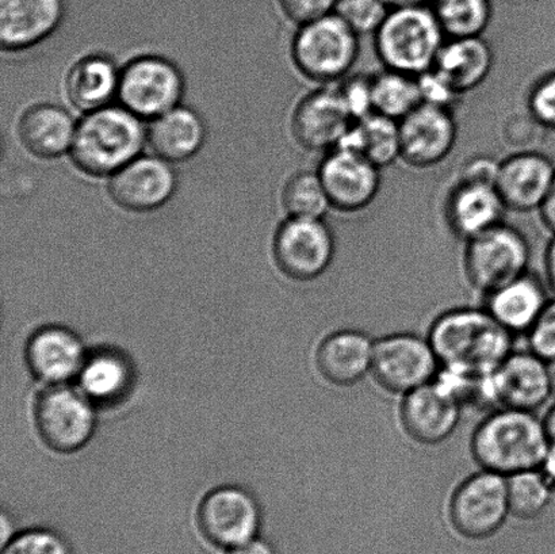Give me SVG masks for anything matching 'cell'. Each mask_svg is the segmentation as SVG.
I'll list each match as a JSON object with an SVG mask.
<instances>
[{
	"label": "cell",
	"mask_w": 555,
	"mask_h": 554,
	"mask_svg": "<svg viewBox=\"0 0 555 554\" xmlns=\"http://www.w3.org/2000/svg\"><path fill=\"white\" fill-rule=\"evenodd\" d=\"M500 409L535 412L553 398L548 362L535 352H513L492 374Z\"/></svg>",
	"instance_id": "18"
},
{
	"label": "cell",
	"mask_w": 555,
	"mask_h": 554,
	"mask_svg": "<svg viewBox=\"0 0 555 554\" xmlns=\"http://www.w3.org/2000/svg\"><path fill=\"white\" fill-rule=\"evenodd\" d=\"M493 64L492 47L483 37L448 38L434 69L464 96L489 78Z\"/></svg>",
	"instance_id": "25"
},
{
	"label": "cell",
	"mask_w": 555,
	"mask_h": 554,
	"mask_svg": "<svg viewBox=\"0 0 555 554\" xmlns=\"http://www.w3.org/2000/svg\"><path fill=\"white\" fill-rule=\"evenodd\" d=\"M462 409L459 400L434 379L404 396L400 407L401 426L413 441L435 447L453 436Z\"/></svg>",
	"instance_id": "14"
},
{
	"label": "cell",
	"mask_w": 555,
	"mask_h": 554,
	"mask_svg": "<svg viewBox=\"0 0 555 554\" xmlns=\"http://www.w3.org/2000/svg\"><path fill=\"white\" fill-rule=\"evenodd\" d=\"M374 113L401 121L423 103L416 76L384 68L372 75Z\"/></svg>",
	"instance_id": "31"
},
{
	"label": "cell",
	"mask_w": 555,
	"mask_h": 554,
	"mask_svg": "<svg viewBox=\"0 0 555 554\" xmlns=\"http://www.w3.org/2000/svg\"><path fill=\"white\" fill-rule=\"evenodd\" d=\"M145 133L128 108L102 107L76 127L70 156L79 170L94 177L114 176L138 157Z\"/></svg>",
	"instance_id": "3"
},
{
	"label": "cell",
	"mask_w": 555,
	"mask_h": 554,
	"mask_svg": "<svg viewBox=\"0 0 555 554\" xmlns=\"http://www.w3.org/2000/svg\"><path fill=\"white\" fill-rule=\"evenodd\" d=\"M551 443L545 422L534 412L500 409L476 428L472 454L481 469L509 477L540 469Z\"/></svg>",
	"instance_id": "2"
},
{
	"label": "cell",
	"mask_w": 555,
	"mask_h": 554,
	"mask_svg": "<svg viewBox=\"0 0 555 554\" xmlns=\"http://www.w3.org/2000/svg\"><path fill=\"white\" fill-rule=\"evenodd\" d=\"M73 117L53 105L33 106L22 116L18 133L22 144L33 155L53 159L70 150L75 138Z\"/></svg>",
	"instance_id": "26"
},
{
	"label": "cell",
	"mask_w": 555,
	"mask_h": 554,
	"mask_svg": "<svg viewBox=\"0 0 555 554\" xmlns=\"http://www.w3.org/2000/svg\"><path fill=\"white\" fill-rule=\"evenodd\" d=\"M499 166L500 162L491 156H475L462 166L459 179L496 186Z\"/></svg>",
	"instance_id": "43"
},
{
	"label": "cell",
	"mask_w": 555,
	"mask_h": 554,
	"mask_svg": "<svg viewBox=\"0 0 555 554\" xmlns=\"http://www.w3.org/2000/svg\"><path fill=\"white\" fill-rule=\"evenodd\" d=\"M440 363L431 342L400 333L375 342L372 374L386 392L402 395L433 383Z\"/></svg>",
	"instance_id": "7"
},
{
	"label": "cell",
	"mask_w": 555,
	"mask_h": 554,
	"mask_svg": "<svg viewBox=\"0 0 555 554\" xmlns=\"http://www.w3.org/2000/svg\"><path fill=\"white\" fill-rule=\"evenodd\" d=\"M230 554H275L268 544L262 541H248L246 544L233 547Z\"/></svg>",
	"instance_id": "47"
},
{
	"label": "cell",
	"mask_w": 555,
	"mask_h": 554,
	"mask_svg": "<svg viewBox=\"0 0 555 554\" xmlns=\"http://www.w3.org/2000/svg\"><path fill=\"white\" fill-rule=\"evenodd\" d=\"M527 334L532 352L546 362L555 361V300L547 302Z\"/></svg>",
	"instance_id": "40"
},
{
	"label": "cell",
	"mask_w": 555,
	"mask_h": 554,
	"mask_svg": "<svg viewBox=\"0 0 555 554\" xmlns=\"http://www.w3.org/2000/svg\"><path fill=\"white\" fill-rule=\"evenodd\" d=\"M118 94L134 116L157 118L181 101L183 78L165 59L140 57L122 70Z\"/></svg>",
	"instance_id": "11"
},
{
	"label": "cell",
	"mask_w": 555,
	"mask_h": 554,
	"mask_svg": "<svg viewBox=\"0 0 555 554\" xmlns=\"http://www.w3.org/2000/svg\"><path fill=\"white\" fill-rule=\"evenodd\" d=\"M446 40L431 5H416L389 11L374 35V49L384 68L417 78L434 68Z\"/></svg>",
	"instance_id": "4"
},
{
	"label": "cell",
	"mask_w": 555,
	"mask_h": 554,
	"mask_svg": "<svg viewBox=\"0 0 555 554\" xmlns=\"http://www.w3.org/2000/svg\"><path fill=\"white\" fill-rule=\"evenodd\" d=\"M259 518L255 499L236 487H222L210 492L198 512L199 528L206 539L225 547L251 541L257 533Z\"/></svg>",
	"instance_id": "15"
},
{
	"label": "cell",
	"mask_w": 555,
	"mask_h": 554,
	"mask_svg": "<svg viewBox=\"0 0 555 554\" xmlns=\"http://www.w3.org/2000/svg\"><path fill=\"white\" fill-rule=\"evenodd\" d=\"M150 144L167 162H183L197 154L205 140V125L188 107H173L151 125Z\"/></svg>",
	"instance_id": "27"
},
{
	"label": "cell",
	"mask_w": 555,
	"mask_h": 554,
	"mask_svg": "<svg viewBox=\"0 0 555 554\" xmlns=\"http://www.w3.org/2000/svg\"><path fill=\"white\" fill-rule=\"evenodd\" d=\"M359 38L335 13L309 22L299 26L294 37V64L305 78L315 83H339L358 62Z\"/></svg>",
	"instance_id": "5"
},
{
	"label": "cell",
	"mask_w": 555,
	"mask_h": 554,
	"mask_svg": "<svg viewBox=\"0 0 555 554\" xmlns=\"http://www.w3.org/2000/svg\"><path fill=\"white\" fill-rule=\"evenodd\" d=\"M390 9L416 8V5H431L434 0H384Z\"/></svg>",
	"instance_id": "48"
},
{
	"label": "cell",
	"mask_w": 555,
	"mask_h": 554,
	"mask_svg": "<svg viewBox=\"0 0 555 554\" xmlns=\"http://www.w3.org/2000/svg\"><path fill=\"white\" fill-rule=\"evenodd\" d=\"M283 14L299 26L335 13L337 0H278Z\"/></svg>",
	"instance_id": "42"
},
{
	"label": "cell",
	"mask_w": 555,
	"mask_h": 554,
	"mask_svg": "<svg viewBox=\"0 0 555 554\" xmlns=\"http://www.w3.org/2000/svg\"><path fill=\"white\" fill-rule=\"evenodd\" d=\"M353 123L337 89L310 92L294 111L292 133L305 150L330 152L339 145Z\"/></svg>",
	"instance_id": "17"
},
{
	"label": "cell",
	"mask_w": 555,
	"mask_h": 554,
	"mask_svg": "<svg viewBox=\"0 0 555 554\" xmlns=\"http://www.w3.org/2000/svg\"><path fill=\"white\" fill-rule=\"evenodd\" d=\"M81 392L100 404L116 403L132 384V368L127 358L113 350H101L86 358L79 373Z\"/></svg>",
	"instance_id": "30"
},
{
	"label": "cell",
	"mask_w": 555,
	"mask_h": 554,
	"mask_svg": "<svg viewBox=\"0 0 555 554\" xmlns=\"http://www.w3.org/2000/svg\"><path fill=\"white\" fill-rule=\"evenodd\" d=\"M527 112L546 130H555V69L542 75L531 86Z\"/></svg>",
	"instance_id": "37"
},
{
	"label": "cell",
	"mask_w": 555,
	"mask_h": 554,
	"mask_svg": "<svg viewBox=\"0 0 555 554\" xmlns=\"http://www.w3.org/2000/svg\"><path fill=\"white\" fill-rule=\"evenodd\" d=\"M540 471L542 472V475L545 476L548 485H551L555 495V442H552L551 447H548Z\"/></svg>",
	"instance_id": "45"
},
{
	"label": "cell",
	"mask_w": 555,
	"mask_h": 554,
	"mask_svg": "<svg viewBox=\"0 0 555 554\" xmlns=\"http://www.w3.org/2000/svg\"><path fill=\"white\" fill-rule=\"evenodd\" d=\"M554 178L551 157L535 150L518 151L500 162L496 189L505 208L530 214L540 210Z\"/></svg>",
	"instance_id": "16"
},
{
	"label": "cell",
	"mask_w": 555,
	"mask_h": 554,
	"mask_svg": "<svg viewBox=\"0 0 555 554\" xmlns=\"http://www.w3.org/2000/svg\"><path fill=\"white\" fill-rule=\"evenodd\" d=\"M401 160L416 170L443 163L455 149L459 123L454 111L422 103L400 121Z\"/></svg>",
	"instance_id": "13"
},
{
	"label": "cell",
	"mask_w": 555,
	"mask_h": 554,
	"mask_svg": "<svg viewBox=\"0 0 555 554\" xmlns=\"http://www.w3.org/2000/svg\"><path fill=\"white\" fill-rule=\"evenodd\" d=\"M3 554H69L62 537L48 530L25 531L9 542Z\"/></svg>",
	"instance_id": "38"
},
{
	"label": "cell",
	"mask_w": 555,
	"mask_h": 554,
	"mask_svg": "<svg viewBox=\"0 0 555 554\" xmlns=\"http://www.w3.org/2000/svg\"><path fill=\"white\" fill-rule=\"evenodd\" d=\"M545 274L547 284L555 293V233L548 242L545 253Z\"/></svg>",
	"instance_id": "46"
},
{
	"label": "cell",
	"mask_w": 555,
	"mask_h": 554,
	"mask_svg": "<svg viewBox=\"0 0 555 554\" xmlns=\"http://www.w3.org/2000/svg\"><path fill=\"white\" fill-rule=\"evenodd\" d=\"M530 260L529 239L505 221L465 242L466 279L483 295L526 274Z\"/></svg>",
	"instance_id": "6"
},
{
	"label": "cell",
	"mask_w": 555,
	"mask_h": 554,
	"mask_svg": "<svg viewBox=\"0 0 555 554\" xmlns=\"http://www.w3.org/2000/svg\"><path fill=\"white\" fill-rule=\"evenodd\" d=\"M418 87L423 103L454 111L456 103L461 101L462 95L454 90V87L443 78L438 70L429 69L421 76H417Z\"/></svg>",
	"instance_id": "41"
},
{
	"label": "cell",
	"mask_w": 555,
	"mask_h": 554,
	"mask_svg": "<svg viewBox=\"0 0 555 554\" xmlns=\"http://www.w3.org/2000/svg\"><path fill=\"white\" fill-rule=\"evenodd\" d=\"M116 64L105 56H89L74 65L67 76L65 90L73 105L83 112L106 107L119 89Z\"/></svg>",
	"instance_id": "29"
},
{
	"label": "cell",
	"mask_w": 555,
	"mask_h": 554,
	"mask_svg": "<svg viewBox=\"0 0 555 554\" xmlns=\"http://www.w3.org/2000/svg\"><path fill=\"white\" fill-rule=\"evenodd\" d=\"M282 203L293 219L324 220L332 209L323 181L313 171L294 173L283 189Z\"/></svg>",
	"instance_id": "33"
},
{
	"label": "cell",
	"mask_w": 555,
	"mask_h": 554,
	"mask_svg": "<svg viewBox=\"0 0 555 554\" xmlns=\"http://www.w3.org/2000/svg\"><path fill=\"white\" fill-rule=\"evenodd\" d=\"M545 285L531 271L486 295V309L509 333H529L547 306Z\"/></svg>",
	"instance_id": "24"
},
{
	"label": "cell",
	"mask_w": 555,
	"mask_h": 554,
	"mask_svg": "<svg viewBox=\"0 0 555 554\" xmlns=\"http://www.w3.org/2000/svg\"><path fill=\"white\" fill-rule=\"evenodd\" d=\"M374 345L362 331H336L321 342L315 365L330 384L352 387L372 373Z\"/></svg>",
	"instance_id": "21"
},
{
	"label": "cell",
	"mask_w": 555,
	"mask_h": 554,
	"mask_svg": "<svg viewBox=\"0 0 555 554\" xmlns=\"http://www.w3.org/2000/svg\"><path fill=\"white\" fill-rule=\"evenodd\" d=\"M446 38L482 37L493 18L492 0H434Z\"/></svg>",
	"instance_id": "32"
},
{
	"label": "cell",
	"mask_w": 555,
	"mask_h": 554,
	"mask_svg": "<svg viewBox=\"0 0 555 554\" xmlns=\"http://www.w3.org/2000/svg\"><path fill=\"white\" fill-rule=\"evenodd\" d=\"M337 91L353 121L374 113L372 75L350 74L339 81Z\"/></svg>",
	"instance_id": "36"
},
{
	"label": "cell",
	"mask_w": 555,
	"mask_h": 554,
	"mask_svg": "<svg viewBox=\"0 0 555 554\" xmlns=\"http://www.w3.org/2000/svg\"><path fill=\"white\" fill-rule=\"evenodd\" d=\"M332 209L359 214L377 199L383 177L380 168L358 152L335 149L326 152L319 167Z\"/></svg>",
	"instance_id": "12"
},
{
	"label": "cell",
	"mask_w": 555,
	"mask_h": 554,
	"mask_svg": "<svg viewBox=\"0 0 555 554\" xmlns=\"http://www.w3.org/2000/svg\"><path fill=\"white\" fill-rule=\"evenodd\" d=\"M547 132L529 112L509 117L503 127L504 143L518 151L534 150L542 134Z\"/></svg>",
	"instance_id": "39"
},
{
	"label": "cell",
	"mask_w": 555,
	"mask_h": 554,
	"mask_svg": "<svg viewBox=\"0 0 555 554\" xmlns=\"http://www.w3.org/2000/svg\"><path fill=\"white\" fill-rule=\"evenodd\" d=\"M36 425L42 441L59 453L83 448L94 433L95 416L91 401L59 384L42 390L36 403Z\"/></svg>",
	"instance_id": "9"
},
{
	"label": "cell",
	"mask_w": 555,
	"mask_h": 554,
	"mask_svg": "<svg viewBox=\"0 0 555 554\" xmlns=\"http://www.w3.org/2000/svg\"><path fill=\"white\" fill-rule=\"evenodd\" d=\"M390 10L384 0H337L335 14L362 37L374 36Z\"/></svg>",
	"instance_id": "35"
},
{
	"label": "cell",
	"mask_w": 555,
	"mask_h": 554,
	"mask_svg": "<svg viewBox=\"0 0 555 554\" xmlns=\"http://www.w3.org/2000/svg\"><path fill=\"white\" fill-rule=\"evenodd\" d=\"M63 0H0V42L5 51H20L57 29Z\"/></svg>",
	"instance_id": "22"
},
{
	"label": "cell",
	"mask_w": 555,
	"mask_h": 554,
	"mask_svg": "<svg viewBox=\"0 0 555 554\" xmlns=\"http://www.w3.org/2000/svg\"><path fill=\"white\" fill-rule=\"evenodd\" d=\"M509 513L515 518L540 517L552 502L554 492L540 469L519 472L507 477Z\"/></svg>",
	"instance_id": "34"
},
{
	"label": "cell",
	"mask_w": 555,
	"mask_h": 554,
	"mask_svg": "<svg viewBox=\"0 0 555 554\" xmlns=\"http://www.w3.org/2000/svg\"><path fill=\"white\" fill-rule=\"evenodd\" d=\"M428 339L440 368L480 376L494 373L514 352V334L486 308H459L440 314Z\"/></svg>",
	"instance_id": "1"
},
{
	"label": "cell",
	"mask_w": 555,
	"mask_h": 554,
	"mask_svg": "<svg viewBox=\"0 0 555 554\" xmlns=\"http://www.w3.org/2000/svg\"><path fill=\"white\" fill-rule=\"evenodd\" d=\"M505 208L496 186L456 181L444 203V220L453 235L467 242L502 224Z\"/></svg>",
	"instance_id": "20"
},
{
	"label": "cell",
	"mask_w": 555,
	"mask_h": 554,
	"mask_svg": "<svg viewBox=\"0 0 555 554\" xmlns=\"http://www.w3.org/2000/svg\"><path fill=\"white\" fill-rule=\"evenodd\" d=\"M336 241L324 220L288 219L274 239L278 268L294 281H313L334 262Z\"/></svg>",
	"instance_id": "10"
},
{
	"label": "cell",
	"mask_w": 555,
	"mask_h": 554,
	"mask_svg": "<svg viewBox=\"0 0 555 554\" xmlns=\"http://www.w3.org/2000/svg\"><path fill=\"white\" fill-rule=\"evenodd\" d=\"M26 361L38 379L59 385L79 376L86 357L83 345L69 330L46 327L33 334Z\"/></svg>",
	"instance_id": "23"
},
{
	"label": "cell",
	"mask_w": 555,
	"mask_h": 554,
	"mask_svg": "<svg viewBox=\"0 0 555 554\" xmlns=\"http://www.w3.org/2000/svg\"><path fill=\"white\" fill-rule=\"evenodd\" d=\"M449 513L453 528L466 539L496 534L511 514L507 477L486 469L467 477L454 491Z\"/></svg>",
	"instance_id": "8"
},
{
	"label": "cell",
	"mask_w": 555,
	"mask_h": 554,
	"mask_svg": "<svg viewBox=\"0 0 555 554\" xmlns=\"http://www.w3.org/2000/svg\"><path fill=\"white\" fill-rule=\"evenodd\" d=\"M548 376H551L552 395L555 398V361L548 362Z\"/></svg>",
	"instance_id": "50"
},
{
	"label": "cell",
	"mask_w": 555,
	"mask_h": 554,
	"mask_svg": "<svg viewBox=\"0 0 555 554\" xmlns=\"http://www.w3.org/2000/svg\"><path fill=\"white\" fill-rule=\"evenodd\" d=\"M177 189L176 172L165 159L135 157L114 173L108 192L122 208L150 211L165 205Z\"/></svg>",
	"instance_id": "19"
},
{
	"label": "cell",
	"mask_w": 555,
	"mask_h": 554,
	"mask_svg": "<svg viewBox=\"0 0 555 554\" xmlns=\"http://www.w3.org/2000/svg\"><path fill=\"white\" fill-rule=\"evenodd\" d=\"M540 216L542 224L545 226L547 231H551L554 235L555 233V178L552 184L551 190L546 195L545 201L540 208Z\"/></svg>",
	"instance_id": "44"
},
{
	"label": "cell",
	"mask_w": 555,
	"mask_h": 554,
	"mask_svg": "<svg viewBox=\"0 0 555 554\" xmlns=\"http://www.w3.org/2000/svg\"><path fill=\"white\" fill-rule=\"evenodd\" d=\"M543 422H545L548 438H551L552 442H555V404L552 407V410L548 411Z\"/></svg>",
	"instance_id": "49"
},
{
	"label": "cell",
	"mask_w": 555,
	"mask_h": 554,
	"mask_svg": "<svg viewBox=\"0 0 555 554\" xmlns=\"http://www.w3.org/2000/svg\"><path fill=\"white\" fill-rule=\"evenodd\" d=\"M336 149L358 152L383 170L401 160L400 121L372 113L353 121Z\"/></svg>",
	"instance_id": "28"
}]
</instances>
